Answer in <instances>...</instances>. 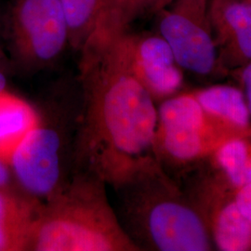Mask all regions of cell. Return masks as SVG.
Instances as JSON below:
<instances>
[{
  "instance_id": "1",
  "label": "cell",
  "mask_w": 251,
  "mask_h": 251,
  "mask_svg": "<svg viewBox=\"0 0 251 251\" xmlns=\"http://www.w3.org/2000/svg\"><path fill=\"white\" fill-rule=\"evenodd\" d=\"M79 52L81 114L74 172L90 173L112 186L152 155L157 108L127 68L114 28L97 27Z\"/></svg>"
},
{
  "instance_id": "2",
  "label": "cell",
  "mask_w": 251,
  "mask_h": 251,
  "mask_svg": "<svg viewBox=\"0 0 251 251\" xmlns=\"http://www.w3.org/2000/svg\"><path fill=\"white\" fill-rule=\"evenodd\" d=\"M112 187L119 223L139 251L214 248L198 206L152 155L141 159Z\"/></svg>"
},
{
  "instance_id": "3",
  "label": "cell",
  "mask_w": 251,
  "mask_h": 251,
  "mask_svg": "<svg viewBox=\"0 0 251 251\" xmlns=\"http://www.w3.org/2000/svg\"><path fill=\"white\" fill-rule=\"evenodd\" d=\"M105 186L92 174L74 172L42 203L29 251H139L109 203Z\"/></svg>"
},
{
  "instance_id": "4",
  "label": "cell",
  "mask_w": 251,
  "mask_h": 251,
  "mask_svg": "<svg viewBox=\"0 0 251 251\" xmlns=\"http://www.w3.org/2000/svg\"><path fill=\"white\" fill-rule=\"evenodd\" d=\"M36 109L35 125L13 148L8 162L22 192L43 203L63 188L74 172L81 96L56 98Z\"/></svg>"
},
{
  "instance_id": "5",
  "label": "cell",
  "mask_w": 251,
  "mask_h": 251,
  "mask_svg": "<svg viewBox=\"0 0 251 251\" xmlns=\"http://www.w3.org/2000/svg\"><path fill=\"white\" fill-rule=\"evenodd\" d=\"M251 136L225 125L207 114L194 92L179 93L162 100L152 154L171 177L211 155L225 143Z\"/></svg>"
},
{
  "instance_id": "6",
  "label": "cell",
  "mask_w": 251,
  "mask_h": 251,
  "mask_svg": "<svg viewBox=\"0 0 251 251\" xmlns=\"http://www.w3.org/2000/svg\"><path fill=\"white\" fill-rule=\"evenodd\" d=\"M7 30L12 56L27 72L50 67L69 45L59 0H13Z\"/></svg>"
},
{
  "instance_id": "7",
  "label": "cell",
  "mask_w": 251,
  "mask_h": 251,
  "mask_svg": "<svg viewBox=\"0 0 251 251\" xmlns=\"http://www.w3.org/2000/svg\"><path fill=\"white\" fill-rule=\"evenodd\" d=\"M158 15V34L182 70L208 76L221 68L208 0H172Z\"/></svg>"
},
{
  "instance_id": "8",
  "label": "cell",
  "mask_w": 251,
  "mask_h": 251,
  "mask_svg": "<svg viewBox=\"0 0 251 251\" xmlns=\"http://www.w3.org/2000/svg\"><path fill=\"white\" fill-rule=\"evenodd\" d=\"M115 40L127 68L154 100L177 94L183 84L182 69L159 34H136L116 28Z\"/></svg>"
},
{
  "instance_id": "9",
  "label": "cell",
  "mask_w": 251,
  "mask_h": 251,
  "mask_svg": "<svg viewBox=\"0 0 251 251\" xmlns=\"http://www.w3.org/2000/svg\"><path fill=\"white\" fill-rule=\"evenodd\" d=\"M208 10L223 70L251 62V5L244 0H208Z\"/></svg>"
},
{
  "instance_id": "10",
  "label": "cell",
  "mask_w": 251,
  "mask_h": 251,
  "mask_svg": "<svg viewBox=\"0 0 251 251\" xmlns=\"http://www.w3.org/2000/svg\"><path fill=\"white\" fill-rule=\"evenodd\" d=\"M206 213H202L213 246L223 251H251V221L244 215L234 198V190L222 188L208 193Z\"/></svg>"
},
{
  "instance_id": "11",
  "label": "cell",
  "mask_w": 251,
  "mask_h": 251,
  "mask_svg": "<svg viewBox=\"0 0 251 251\" xmlns=\"http://www.w3.org/2000/svg\"><path fill=\"white\" fill-rule=\"evenodd\" d=\"M41 205L24 192L0 188V251H29Z\"/></svg>"
},
{
  "instance_id": "12",
  "label": "cell",
  "mask_w": 251,
  "mask_h": 251,
  "mask_svg": "<svg viewBox=\"0 0 251 251\" xmlns=\"http://www.w3.org/2000/svg\"><path fill=\"white\" fill-rule=\"evenodd\" d=\"M194 94L211 117L237 131L251 135V115L241 89L215 85L195 91Z\"/></svg>"
},
{
  "instance_id": "13",
  "label": "cell",
  "mask_w": 251,
  "mask_h": 251,
  "mask_svg": "<svg viewBox=\"0 0 251 251\" xmlns=\"http://www.w3.org/2000/svg\"><path fill=\"white\" fill-rule=\"evenodd\" d=\"M36 117V107L25 100L7 90L0 93V153L7 161L16 144L35 125Z\"/></svg>"
},
{
  "instance_id": "14",
  "label": "cell",
  "mask_w": 251,
  "mask_h": 251,
  "mask_svg": "<svg viewBox=\"0 0 251 251\" xmlns=\"http://www.w3.org/2000/svg\"><path fill=\"white\" fill-rule=\"evenodd\" d=\"M68 33V44L80 51L99 25L104 0H59Z\"/></svg>"
},
{
  "instance_id": "15",
  "label": "cell",
  "mask_w": 251,
  "mask_h": 251,
  "mask_svg": "<svg viewBox=\"0 0 251 251\" xmlns=\"http://www.w3.org/2000/svg\"><path fill=\"white\" fill-rule=\"evenodd\" d=\"M215 165L233 189L251 183V136L235 138L223 144L212 155Z\"/></svg>"
},
{
  "instance_id": "16",
  "label": "cell",
  "mask_w": 251,
  "mask_h": 251,
  "mask_svg": "<svg viewBox=\"0 0 251 251\" xmlns=\"http://www.w3.org/2000/svg\"><path fill=\"white\" fill-rule=\"evenodd\" d=\"M171 2L172 0H104V10L100 18L128 29L135 20L156 15Z\"/></svg>"
},
{
  "instance_id": "17",
  "label": "cell",
  "mask_w": 251,
  "mask_h": 251,
  "mask_svg": "<svg viewBox=\"0 0 251 251\" xmlns=\"http://www.w3.org/2000/svg\"><path fill=\"white\" fill-rule=\"evenodd\" d=\"M234 198L243 214L251 221V183L235 190Z\"/></svg>"
},
{
  "instance_id": "18",
  "label": "cell",
  "mask_w": 251,
  "mask_h": 251,
  "mask_svg": "<svg viewBox=\"0 0 251 251\" xmlns=\"http://www.w3.org/2000/svg\"><path fill=\"white\" fill-rule=\"evenodd\" d=\"M239 78L242 84L243 92L251 115V62L239 68Z\"/></svg>"
},
{
  "instance_id": "19",
  "label": "cell",
  "mask_w": 251,
  "mask_h": 251,
  "mask_svg": "<svg viewBox=\"0 0 251 251\" xmlns=\"http://www.w3.org/2000/svg\"><path fill=\"white\" fill-rule=\"evenodd\" d=\"M11 171L9 163L0 153V188L9 187Z\"/></svg>"
},
{
  "instance_id": "20",
  "label": "cell",
  "mask_w": 251,
  "mask_h": 251,
  "mask_svg": "<svg viewBox=\"0 0 251 251\" xmlns=\"http://www.w3.org/2000/svg\"><path fill=\"white\" fill-rule=\"evenodd\" d=\"M7 73L4 68V66L0 63V93L6 90L7 88Z\"/></svg>"
},
{
  "instance_id": "21",
  "label": "cell",
  "mask_w": 251,
  "mask_h": 251,
  "mask_svg": "<svg viewBox=\"0 0 251 251\" xmlns=\"http://www.w3.org/2000/svg\"><path fill=\"white\" fill-rule=\"evenodd\" d=\"M244 1H246L247 3H249V4H251V0H244Z\"/></svg>"
}]
</instances>
